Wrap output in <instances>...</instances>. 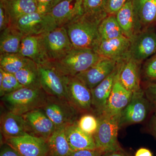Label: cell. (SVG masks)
<instances>
[{
    "label": "cell",
    "mask_w": 156,
    "mask_h": 156,
    "mask_svg": "<svg viewBox=\"0 0 156 156\" xmlns=\"http://www.w3.org/2000/svg\"><path fill=\"white\" fill-rule=\"evenodd\" d=\"M123 62H119L116 67L108 76L91 90L92 108L94 109L97 115L101 114L105 108Z\"/></svg>",
    "instance_id": "cell-16"
},
{
    "label": "cell",
    "mask_w": 156,
    "mask_h": 156,
    "mask_svg": "<svg viewBox=\"0 0 156 156\" xmlns=\"http://www.w3.org/2000/svg\"><path fill=\"white\" fill-rule=\"evenodd\" d=\"M101 156H128L124 153L123 150L103 153Z\"/></svg>",
    "instance_id": "cell-43"
},
{
    "label": "cell",
    "mask_w": 156,
    "mask_h": 156,
    "mask_svg": "<svg viewBox=\"0 0 156 156\" xmlns=\"http://www.w3.org/2000/svg\"><path fill=\"white\" fill-rule=\"evenodd\" d=\"M63 0H53V7Z\"/></svg>",
    "instance_id": "cell-45"
},
{
    "label": "cell",
    "mask_w": 156,
    "mask_h": 156,
    "mask_svg": "<svg viewBox=\"0 0 156 156\" xmlns=\"http://www.w3.org/2000/svg\"><path fill=\"white\" fill-rule=\"evenodd\" d=\"M130 44L131 40L125 36L102 40L99 42L95 51L101 57L121 62L129 57Z\"/></svg>",
    "instance_id": "cell-14"
},
{
    "label": "cell",
    "mask_w": 156,
    "mask_h": 156,
    "mask_svg": "<svg viewBox=\"0 0 156 156\" xmlns=\"http://www.w3.org/2000/svg\"><path fill=\"white\" fill-rule=\"evenodd\" d=\"M49 14L58 27H64L83 14V0H63L52 8Z\"/></svg>",
    "instance_id": "cell-17"
},
{
    "label": "cell",
    "mask_w": 156,
    "mask_h": 156,
    "mask_svg": "<svg viewBox=\"0 0 156 156\" xmlns=\"http://www.w3.org/2000/svg\"><path fill=\"white\" fill-rule=\"evenodd\" d=\"M22 87L14 74L4 72L3 81L0 83V96L3 97Z\"/></svg>",
    "instance_id": "cell-31"
},
{
    "label": "cell",
    "mask_w": 156,
    "mask_h": 156,
    "mask_svg": "<svg viewBox=\"0 0 156 156\" xmlns=\"http://www.w3.org/2000/svg\"><path fill=\"white\" fill-rule=\"evenodd\" d=\"M11 27V20L8 10L2 0H0V31Z\"/></svg>",
    "instance_id": "cell-35"
},
{
    "label": "cell",
    "mask_w": 156,
    "mask_h": 156,
    "mask_svg": "<svg viewBox=\"0 0 156 156\" xmlns=\"http://www.w3.org/2000/svg\"><path fill=\"white\" fill-rule=\"evenodd\" d=\"M37 12L40 14H46L49 13L53 7V0H36Z\"/></svg>",
    "instance_id": "cell-38"
},
{
    "label": "cell",
    "mask_w": 156,
    "mask_h": 156,
    "mask_svg": "<svg viewBox=\"0 0 156 156\" xmlns=\"http://www.w3.org/2000/svg\"><path fill=\"white\" fill-rule=\"evenodd\" d=\"M10 14L11 27L21 17L37 11L36 0H2Z\"/></svg>",
    "instance_id": "cell-24"
},
{
    "label": "cell",
    "mask_w": 156,
    "mask_h": 156,
    "mask_svg": "<svg viewBox=\"0 0 156 156\" xmlns=\"http://www.w3.org/2000/svg\"><path fill=\"white\" fill-rule=\"evenodd\" d=\"M65 133L73 151L97 149L93 135L83 131L78 126L77 122L66 127Z\"/></svg>",
    "instance_id": "cell-23"
},
{
    "label": "cell",
    "mask_w": 156,
    "mask_h": 156,
    "mask_svg": "<svg viewBox=\"0 0 156 156\" xmlns=\"http://www.w3.org/2000/svg\"><path fill=\"white\" fill-rule=\"evenodd\" d=\"M135 156H153L149 150L145 148H141L136 151Z\"/></svg>",
    "instance_id": "cell-42"
},
{
    "label": "cell",
    "mask_w": 156,
    "mask_h": 156,
    "mask_svg": "<svg viewBox=\"0 0 156 156\" xmlns=\"http://www.w3.org/2000/svg\"><path fill=\"white\" fill-rule=\"evenodd\" d=\"M37 65L41 87L46 94L67 100V76L62 75L50 62Z\"/></svg>",
    "instance_id": "cell-6"
},
{
    "label": "cell",
    "mask_w": 156,
    "mask_h": 156,
    "mask_svg": "<svg viewBox=\"0 0 156 156\" xmlns=\"http://www.w3.org/2000/svg\"><path fill=\"white\" fill-rule=\"evenodd\" d=\"M48 143L50 156H69L73 151L68 142L65 128L56 129Z\"/></svg>",
    "instance_id": "cell-26"
},
{
    "label": "cell",
    "mask_w": 156,
    "mask_h": 156,
    "mask_svg": "<svg viewBox=\"0 0 156 156\" xmlns=\"http://www.w3.org/2000/svg\"><path fill=\"white\" fill-rule=\"evenodd\" d=\"M156 52V34L147 29L136 34L131 40L129 57L140 63Z\"/></svg>",
    "instance_id": "cell-12"
},
{
    "label": "cell",
    "mask_w": 156,
    "mask_h": 156,
    "mask_svg": "<svg viewBox=\"0 0 156 156\" xmlns=\"http://www.w3.org/2000/svg\"><path fill=\"white\" fill-rule=\"evenodd\" d=\"M1 131L5 139L29 134L23 116L8 111L1 115Z\"/></svg>",
    "instance_id": "cell-19"
},
{
    "label": "cell",
    "mask_w": 156,
    "mask_h": 156,
    "mask_svg": "<svg viewBox=\"0 0 156 156\" xmlns=\"http://www.w3.org/2000/svg\"><path fill=\"white\" fill-rule=\"evenodd\" d=\"M0 156H21L14 148L5 142L1 147Z\"/></svg>",
    "instance_id": "cell-40"
},
{
    "label": "cell",
    "mask_w": 156,
    "mask_h": 156,
    "mask_svg": "<svg viewBox=\"0 0 156 156\" xmlns=\"http://www.w3.org/2000/svg\"><path fill=\"white\" fill-rule=\"evenodd\" d=\"M119 62L102 57L92 67L76 76L91 90L108 76Z\"/></svg>",
    "instance_id": "cell-15"
},
{
    "label": "cell",
    "mask_w": 156,
    "mask_h": 156,
    "mask_svg": "<svg viewBox=\"0 0 156 156\" xmlns=\"http://www.w3.org/2000/svg\"><path fill=\"white\" fill-rule=\"evenodd\" d=\"M150 126L152 133L156 137V115L155 114L154 115L152 118Z\"/></svg>",
    "instance_id": "cell-44"
},
{
    "label": "cell",
    "mask_w": 156,
    "mask_h": 156,
    "mask_svg": "<svg viewBox=\"0 0 156 156\" xmlns=\"http://www.w3.org/2000/svg\"><path fill=\"white\" fill-rule=\"evenodd\" d=\"M30 60L19 53L0 54V68L5 72L15 74Z\"/></svg>",
    "instance_id": "cell-29"
},
{
    "label": "cell",
    "mask_w": 156,
    "mask_h": 156,
    "mask_svg": "<svg viewBox=\"0 0 156 156\" xmlns=\"http://www.w3.org/2000/svg\"><path fill=\"white\" fill-rule=\"evenodd\" d=\"M67 100L80 113L92 109L91 90L76 76H67Z\"/></svg>",
    "instance_id": "cell-11"
},
{
    "label": "cell",
    "mask_w": 156,
    "mask_h": 156,
    "mask_svg": "<svg viewBox=\"0 0 156 156\" xmlns=\"http://www.w3.org/2000/svg\"><path fill=\"white\" fill-rule=\"evenodd\" d=\"M108 15L83 14L65 26L73 47L76 49L95 51L100 41L98 27Z\"/></svg>",
    "instance_id": "cell-1"
},
{
    "label": "cell",
    "mask_w": 156,
    "mask_h": 156,
    "mask_svg": "<svg viewBox=\"0 0 156 156\" xmlns=\"http://www.w3.org/2000/svg\"><path fill=\"white\" fill-rule=\"evenodd\" d=\"M58 128H66L78 122L80 112L66 99L48 95L42 108Z\"/></svg>",
    "instance_id": "cell-5"
},
{
    "label": "cell",
    "mask_w": 156,
    "mask_h": 156,
    "mask_svg": "<svg viewBox=\"0 0 156 156\" xmlns=\"http://www.w3.org/2000/svg\"><path fill=\"white\" fill-rule=\"evenodd\" d=\"M144 70L147 79L156 80V54L146 63Z\"/></svg>",
    "instance_id": "cell-36"
},
{
    "label": "cell",
    "mask_w": 156,
    "mask_h": 156,
    "mask_svg": "<svg viewBox=\"0 0 156 156\" xmlns=\"http://www.w3.org/2000/svg\"><path fill=\"white\" fill-rule=\"evenodd\" d=\"M144 92L146 97L156 115V83L149 84Z\"/></svg>",
    "instance_id": "cell-37"
},
{
    "label": "cell",
    "mask_w": 156,
    "mask_h": 156,
    "mask_svg": "<svg viewBox=\"0 0 156 156\" xmlns=\"http://www.w3.org/2000/svg\"><path fill=\"white\" fill-rule=\"evenodd\" d=\"M139 63L131 57H128L123 62L119 75L120 83L132 93L141 89Z\"/></svg>",
    "instance_id": "cell-22"
},
{
    "label": "cell",
    "mask_w": 156,
    "mask_h": 156,
    "mask_svg": "<svg viewBox=\"0 0 156 156\" xmlns=\"http://www.w3.org/2000/svg\"><path fill=\"white\" fill-rule=\"evenodd\" d=\"M124 35L131 40L141 28L140 23L134 12L131 0H129L115 15Z\"/></svg>",
    "instance_id": "cell-20"
},
{
    "label": "cell",
    "mask_w": 156,
    "mask_h": 156,
    "mask_svg": "<svg viewBox=\"0 0 156 156\" xmlns=\"http://www.w3.org/2000/svg\"><path fill=\"white\" fill-rule=\"evenodd\" d=\"M119 73L115 81L105 108L100 114H103L110 115L121 114L131 100L133 93L127 90L120 83Z\"/></svg>",
    "instance_id": "cell-18"
},
{
    "label": "cell",
    "mask_w": 156,
    "mask_h": 156,
    "mask_svg": "<svg viewBox=\"0 0 156 156\" xmlns=\"http://www.w3.org/2000/svg\"><path fill=\"white\" fill-rule=\"evenodd\" d=\"M5 142L14 148L21 156H48L49 154L48 140L29 134L7 138Z\"/></svg>",
    "instance_id": "cell-10"
},
{
    "label": "cell",
    "mask_w": 156,
    "mask_h": 156,
    "mask_svg": "<svg viewBox=\"0 0 156 156\" xmlns=\"http://www.w3.org/2000/svg\"><path fill=\"white\" fill-rule=\"evenodd\" d=\"M98 32L100 41L116 38L124 35L115 15H108L99 24Z\"/></svg>",
    "instance_id": "cell-28"
},
{
    "label": "cell",
    "mask_w": 156,
    "mask_h": 156,
    "mask_svg": "<svg viewBox=\"0 0 156 156\" xmlns=\"http://www.w3.org/2000/svg\"><path fill=\"white\" fill-rule=\"evenodd\" d=\"M105 2L106 0H83V13L99 14L106 12Z\"/></svg>",
    "instance_id": "cell-33"
},
{
    "label": "cell",
    "mask_w": 156,
    "mask_h": 156,
    "mask_svg": "<svg viewBox=\"0 0 156 156\" xmlns=\"http://www.w3.org/2000/svg\"><path fill=\"white\" fill-rule=\"evenodd\" d=\"M140 26L156 22V0H147L143 5L138 15Z\"/></svg>",
    "instance_id": "cell-30"
},
{
    "label": "cell",
    "mask_w": 156,
    "mask_h": 156,
    "mask_svg": "<svg viewBox=\"0 0 156 156\" xmlns=\"http://www.w3.org/2000/svg\"><path fill=\"white\" fill-rule=\"evenodd\" d=\"M98 126L93 137L96 148L102 153L122 150L118 140L120 128V114L97 115Z\"/></svg>",
    "instance_id": "cell-4"
},
{
    "label": "cell",
    "mask_w": 156,
    "mask_h": 156,
    "mask_svg": "<svg viewBox=\"0 0 156 156\" xmlns=\"http://www.w3.org/2000/svg\"><path fill=\"white\" fill-rule=\"evenodd\" d=\"M77 124L84 132L93 135L97 129L98 120L93 115L85 114L79 119Z\"/></svg>",
    "instance_id": "cell-32"
},
{
    "label": "cell",
    "mask_w": 156,
    "mask_h": 156,
    "mask_svg": "<svg viewBox=\"0 0 156 156\" xmlns=\"http://www.w3.org/2000/svg\"><path fill=\"white\" fill-rule=\"evenodd\" d=\"M152 108L151 105L140 89L133 93L128 105L120 114V127L142 122L145 120Z\"/></svg>",
    "instance_id": "cell-8"
},
{
    "label": "cell",
    "mask_w": 156,
    "mask_h": 156,
    "mask_svg": "<svg viewBox=\"0 0 156 156\" xmlns=\"http://www.w3.org/2000/svg\"><path fill=\"white\" fill-rule=\"evenodd\" d=\"M48 97L42 88L23 87L1 98V101L8 111L23 115L34 110L42 108Z\"/></svg>",
    "instance_id": "cell-2"
},
{
    "label": "cell",
    "mask_w": 156,
    "mask_h": 156,
    "mask_svg": "<svg viewBox=\"0 0 156 156\" xmlns=\"http://www.w3.org/2000/svg\"><path fill=\"white\" fill-rule=\"evenodd\" d=\"M24 36L16 27H10L1 31L0 54L19 53Z\"/></svg>",
    "instance_id": "cell-25"
},
{
    "label": "cell",
    "mask_w": 156,
    "mask_h": 156,
    "mask_svg": "<svg viewBox=\"0 0 156 156\" xmlns=\"http://www.w3.org/2000/svg\"><path fill=\"white\" fill-rule=\"evenodd\" d=\"M18 53L37 64L49 62L45 54L41 35L25 36L22 39Z\"/></svg>",
    "instance_id": "cell-21"
},
{
    "label": "cell",
    "mask_w": 156,
    "mask_h": 156,
    "mask_svg": "<svg viewBox=\"0 0 156 156\" xmlns=\"http://www.w3.org/2000/svg\"><path fill=\"white\" fill-rule=\"evenodd\" d=\"M23 87L41 89L38 65L30 60L25 66L14 74Z\"/></svg>",
    "instance_id": "cell-27"
},
{
    "label": "cell",
    "mask_w": 156,
    "mask_h": 156,
    "mask_svg": "<svg viewBox=\"0 0 156 156\" xmlns=\"http://www.w3.org/2000/svg\"><path fill=\"white\" fill-rule=\"evenodd\" d=\"M131 1H132V4H133L134 12L138 18V13H139L140 10L142 7L143 5L145 3L147 0H131Z\"/></svg>",
    "instance_id": "cell-41"
},
{
    "label": "cell",
    "mask_w": 156,
    "mask_h": 156,
    "mask_svg": "<svg viewBox=\"0 0 156 156\" xmlns=\"http://www.w3.org/2000/svg\"><path fill=\"white\" fill-rule=\"evenodd\" d=\"M41 38L49 62L58 60L73 48L64 27H58L41 35Z\"/></svg>",
    "instance_id": "cell-7"
},
{
    "label": "cell",
    "mask_w": 156,
    "mask_h": 156,
    "mask_svg": "<svg viewBox=\"0 0 156 156\" xmlns=\"http://www.w3.org/2000/svg\"><path fill=\"white\" fill-rule=\"evenodd\" d=\"M15 27L25 36L43 35L58 27L49 13L42 14L37 11L21 17Z\"/></svg>",
    "instance_id": "cell-9"
},
{
    "label": "cell",
    "mask_w": 156,
    "mask_h": 156,
    "mask_svg": "<svg viewBox=\"0 0 156 156\" xmlns=\"http://www.w3.org/2000/svg\"><path fill=\"white\" fill-rule=\"evenodd\" d=\"M129 0H106L105 11L108 15H116Z\"/></svg>",
    "instance_id": "cell-34"
},
{
    "label": "cell",
    "mask_w": 156,
    "mask_h": 156,
    "mask_svg": "<svg viewBox=\"0 0 156 156\" xmlns=\"http://www.w3.org/2000/svg\"><path fill=\"white\" fill-rule=\"evenodd\" d=\"M102 57L95 51L73 48L65 56L52 62L66 76H76L97 63Z\"/></svg>",
    "instance_id": "cell-3"
},
{
    "label": "cell",
    "mask_w": 156,
    "mask_h": 156,
    "mask_svg": "<svg viewBox=\"0 0 156 156\" xmlns=\"http://www.w3.org/2000/svg\"><path fill=\"white\" fill-rule=\"evenodd\" d=\"M29 134L44 138H48L56 130V127L42 108L36 109L23 115Z\"/></svg>",
    "instance_id": "cell-13"
},
{
    "label": "cell",
    "mask_w": 156,
    "mask_h": 156,
    "mask_svg": "<svg viewBox=\"0 0 156 156\" xmlns=\"http://www.w3.org/2000/svg\"><path fill=\"white\" fill-rule=\"evenodd\" d=\"M103 153L97 149L73 151L69 156H101Z\"/></svg>",
    "instance_id": "cell-39"
}]
</instances>
